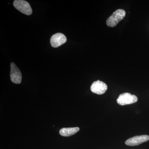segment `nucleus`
<instances>
[{
    "mask_svg": "<svg viewBox=\"0 0 149 149\" xmlns=\"http://www.w3.org/2000/svg\"><path fill=\"white\" fill-rule=\"evenodd\" d=\"M125 16V11L124 10H117L114 12L107 19L106 24L109 27H114L119 22L124 18Z\"/></svg>",
    "mask_w": 149,
    "mask_h": 149,
    "instance_id": "obj_1",
    "label": "nucleus"
},
{
    "mask_svg": "<svg viewBox=\"0 0 149 149\" xmlns=\"http://www.w3.org/2000/svg\"><path fill=\"white\" fill-rule=\"evenodd\" d=\"M13 6L17 10L26 15L32 14V10L29 3L23 0H15L13 2Z\"/></svg>",
    "mask_w": 149,
    "mask_h": 149,
    "instance_id": "obj_2",
    "label": "nucleus"
},
{
    "mask_svg": "<svg viewBox=\"0 0 149 149\" xmlns=\"http://www.w3.org/2000/svg\"><path fill=\"white\" fill-rule=\"evenodd\" d=\"M137 96L125 93L120 94L117 99L118 104L121 106L135 103L138 101Z\"/></svg>",
    "mask_w": 149,
    "mask_h": 149,
    "instance_id": "obj_3",
    "label": "nucleus"
},
{
    "mask_svg": "<svg viewBox=\"0 0 149 149\" xmlns=\"http://www.w3.org/2000/svg\"><path fill=\"white\" fill-rule=\"evenodd\" d=\"M10 79L13 83L19 84L21 83V72L15 63H11L10 64Z\"/></svg>",
    "mask_w": 149,
    "mask_h": 149,
    "instance_id": "obj_4",
    "label": "nucleus"
},
{
    "mask_svg": "<svg viewBox=\"0 0 149 149\" xmlns=\"http://www.w3.org/2000/svg\"><path fill=\"white\" fill-rule=\"evenodd\" d=\"M149 140V136L148 135H141L132 137L126 140L125 144L130 146H137L140 144L147 142Z\"/></svg>",
    "mask_w": 149,
    "mask_h": 149,
    "instance_id": "obj_5",
    "label": "nucleus"
},
{
    "mask_svg": "<svg viewBox=\"0 0 149 149\" xmlns=\"http://www.w3.org/2000/svg\"><path fill=\"white\" fill-rule=\"evenodd\" d=\"M107 84L102 81L98 80L95 81L91 86V91L93 93L100 95L105 93L107 90Z\"/></svg>",
    "mask_w": 149,
    "mask_h": 149,
    "instance_id": "obj_6",
    "label": "nucleus"
},
{
    "mask_svg": "<svg viewBox=\"0 0 149 149\" xmlns=\"http://www.w3.org/2000/svg\"><path fill=\"white\" fill-rule=\"evenodd\" d=\"M66 37L61 33L54 34L51 37L50 43L51 45L54 48L58 47L66 42Z\"/></svg>",
    "mask_w": 149,
    "mask_h": 149,
    "instance_id": "obj_7",
    "label": "nucleus"
},
{
    "mask_svg": "<svg viewBox=\"0 0 149 149\" xmlns=\"http://www.w3.org/2000/svg\"><path fill=\"white\" fill-rule=\"evenodd\" d=\"M80 130L78 127L73 128H62L59 131V133L62 136L68 137L74 135Z\"/></svg>",
    "mask_w": 149,
    "mask_h": 149,
    "instance_id": "obj_8",
    "label": "nucleus"
}]
</instances>
